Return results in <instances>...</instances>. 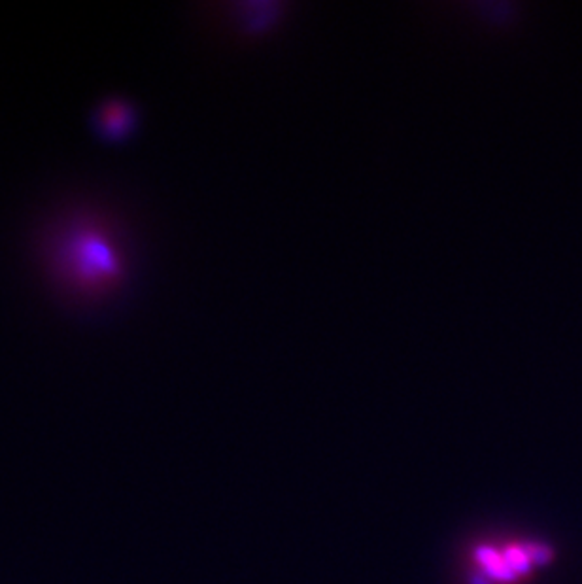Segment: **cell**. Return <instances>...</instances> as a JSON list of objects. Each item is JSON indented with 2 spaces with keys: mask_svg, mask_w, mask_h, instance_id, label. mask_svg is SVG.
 <instances>
[{
  "mask_svg": "<svg viewBox=\"0 0 582 584\" xmlns=\"http://www.w3.org/2000/svg\"><path fill=\"white\" fill-rule=\"evenodd\" d=\"M226 27L242 40H261L278 31L291 8L284 3H235L226 6Z\"/></svg>",
  "mask_w": 582,
  "mask_h": 584,
  "instance_id": "obj_2",
  "label": "cell"
},
{
  "mask_svg": "<svg viewBox=\"0 0 582 584\" xmlns=\"http://www.w3.org/2000/svg\"><path fill=\"white\" fill-rule=\"evenodd\" d=\"M42 259L52 284L74 303L110 299L131 271L123 229L95 209H76L53 219L42 238Z\"/></svg>",
  "mask_w": 582,
  "mask_h": 584,
  "instance_id": "obj_1",
  "label": "cell"
}]
</instances>
